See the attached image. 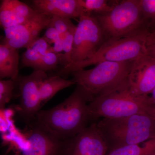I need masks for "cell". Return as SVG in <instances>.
Wrapping results in <instances>:
<instances>
[{"mask_svg":"<svg viewBox=\"0 0 155 155\" xmlns=\"http://www.w3.org/2000/svg\"><path fill=\"white\" fill-rule=\"evenodd\" d=\"M92 101L88 93L77 85L64 101L51 109L39 111L36 122L59 139L67 140L87 127L91 120L88 103Z\"/></svg>","mask_w":155,"mask_h":155,"instance_id":"obj_1","label":"cell"},{"mask_svg":"<svg viewBox=\"0 0 155 155\" xmlns=\"http://www.w3.org/2000/svg\"><path fill=\"white\" fill-rule=\"evenodd\" d=\"M97 123L107 145L108 152L155 138V119L149 113L114 119L103 118Z\"/></svg>","mask_w":155,"mask_h":155,"instance_id":"obj_2","label":"cell"},{"mask_svg":"<svg viewBox=\"0 0 155 155\" xmlns=\"http://www.w3.org/2000/svg\"><path fill=\"white\" fill-rule=\"evenodd\" d=\"M149 33L148 30L142 29L130 36L106 41L91 58L62 67L54 75L61 77L67 76L75 71L105 61L123 62L135 61L147 54V39Z\"/></svg>","mask_w":155,"mask_h":155,"instance_id":"obj_3","label":"cell"},{"mask_svg":"<svg viewBox=\"0 0 155 155\" xmlns=\"http://www.w3.org/2000/svg\"><path fill=\"white\" fill-rule=\"evenodd\" d=\"M147 97L137 96L133 94L127 77L115 88L97 97L89 104L90 120L122 118L149 113L151 106L147 103Z\"/></svg>","mask_w":155,"mask_h":155,"instance_id":"obj_4","label":"cell"},{"mask_svg":"<svg viewBox=\"0 0 155 155\" xmlns=\"http://www.w3.org/2000/svg\"><path fill=\"white\" fill-rule=\"evenodd\" d=\"M134 61H105L97 64L92 69L78 70L71 74L76 84L84 89L93 101L126 79Z\"/></svg>","mask_w":155,"mask_h":155,"instance_id":"obj_5","label":"cell"},{"mask_svg":"<svg viewBox=\"0 0 155 155\" xmlns=\"http://www.w3.org/2000/svg\"><path fill=\"white\" fill-rule=\"evenodd\" d=\"M92 14L102 29L106 41L130 36L145 29L140 0L118 1L110 12Z\"/></svg>","mask_w":155,"mask_h":155,"instance_id":"obj_6","label":"cell"},{"mask_svg":"<svg viewBox=\"0 0 155 155\" xmlns=\"http://www.w3.org/2000/svg\"><path fill=\"white\" fill-rule=\"evenodd\" d=\"M79 19L74 35L71 63L68 65L91 58L106 41L102 29L92 14L84 11Z\"/></svg>","mask_w":155,"mask_h":155,"instance_id":"obj_7","label":"cell"},{"mask_svg":"<svg viewBox=\"0 0 155 155\" xmlns=\"http://www.w3.org/2000/svg\"><path fill=\"white\" fill-rule=\"evenodd\" d=\"M48 77L46 72L34 70L30 75H19L16 80L20 93L17 112L19 117L27 125L30 124L34 117L41 110L42 105L40 87Z\"/></svg>","mask_w":155,"mask_h":155,"instance_id":"obj_8","label":"cell"},{"mask_svg":"<svg viewBox=\"0 0 155 155\" xmlns=\"http://www.w3.org/2000/svg\"><path fill=\"white\" fill-rule=\"evenodd\" d=\"M108 151L97 122H94L77 135L64 140L61 155H106Z\"/></svg>","mask_w":155,"mask_h":155,"instance_id":"obj_9","label":"cell"},{"mask_svg":"<svg viewBox=\"0 0 155 155\" xmlns=\"http://www.w3.org/2000/svg\"><path fill=\"white\" fill-rule=\"evenodd\" d=\"M51 17L38 12L27 22L4 29L5 36L2 44L18 50L27 48L38 38L42 31L48 28Z\"/></svg>","mask_w":155,"mask_h":155,"instance_id":"obj_10","label":"cell"},{"mask_svg":"<svg viewBox=\"0 0 155 155\" xmlns=\"http://www.w3.org/2000/svg\"><path fill=\"white\" fill-rule=\"evenodd\" d=\"M128 79L133 94L141 97L151 94L155 87V60L147 54L136 60Z\"/></svg>","mask_w":155,"mask_h":155,"instance_id":"obj_11","label":"cell"},{"mask_svg":"<svg viewBox=\"0 0 155 155\" xmlns=\"http://www.w3.org/2000/svg\"><path fill=\"white\" fill-rule=\"evenodd\" d=\"M27 132L28 146L20 155H61L64 141L36 122Z\"/></svg>","mask_w":155,"mask_h":155,"instance_id":"obj_12","label":"cell"},{"mask_svg":"<svg viewBox=\"0 0 155 155\" xmlns=\"http://www.w3.org/2000/svg\"><path fill=\"white\" fill-rule=\"evenodd\" d=\"M38 13V11L18 0H2L0 5V24L4 29L20 25Z\"/></svg>","mask_w":155,"mask_h":155,"instance_id":"obj_13","label":"cell"},{"mask_svg":"<svg viewBox=\"0 0 155 155\" xmlns=\"http://www.w3.org/2000/svg\"><path fill=\"white\" fill-rule=\"evenodd\" d=\"M33 8L51 17L80 18L84 11L79 0H33Z\"/></svg>","mask_w":155,"mask_h":155,"instance_id":"obj_14","label":"cell"},{"mask_svg":"<svg viewBox=\"0 0 155 155\" xmlns=\"http://www.w3.org/2000/svg\"><path fill=\"white\" fill-rule=\"evenodd\" d=\"M19 56L18 50L7 45H0V78L14 81L19 76Z\"/></svg>","mask_w":155,"mask_h":155,"instance_id":"obj_15","label":"cell"},{"mask_svg":"<svg viewBox=\"0 0 155 155\" xmlns=\"http://www.w3.org/2000/svg\"><path fill=\"white\" fill-rule=\"evenodd\" d=\"M75 84L76 83L73 79L67 80L59 75H53L46 78L40 87L42 107L58 92Z\"/></svg>","mask_w":155,"mask_h":155,"instance_id":"obj_16","label":"cell"},{"mask_svg":"<svg viewBox=\"0 0 155 155\" xmlns=\"http://www.w3.org/2000/svg\"><path fill=\"white\" fill-rule=\"evenodd\" d=\"M155 138L139 144L131 145L116 149L106 155H154Z\"/></svg>","mask_w":155,"mask_h":155,"instance_id":"obj_17","label":"cell"},{"mask_svg":"<svg viewBox=\"0 0 155 155\" xmlns=\"http://www.w3.org/2000/svg\"><path fill=\"white\" fill-rule=\"evenodd\" d=\"M84 11L95 14H105L114 8L118 1L79 0Z\"/></svg>","mask_w":155,"mask_h":155,"instance_id":"obj_18","label":"cell"},{"mask_svg":"<svg viewBox=\"0 0 155 155\" xmlns=\"http://www.w3.org/2000/svg\"><path fill=\"white\" fill-rule=\"evenodd\" d=\"M143 24L150 32L155 30V0H140Z\"/></svg>","mask_w":155,"mask_h":155,"instance_id":"obj_19","label":"cell"},{"mask_svg":"<svg viewBox=\"0 0 155 155\" xmlns=\"http://www.w3.org/2000/svg\"><path fill=\"white\" fill-rule=\"evenodd\" d=\"M62 55L52 51L42 56L39 70L46 72L57 69L58 64L62 63Z\"/></svg>","mask_w":155,"mask_h":155,"instance_id":"obj_20","label":"cell"},{"mask_svg":"<svg viewBox=\"0 0 155 155\" xmlns=\"http://www.w3.org/2000/svg\"><path fill=\"white\" fill-rule=\"evenodd\" d=\"M76 28V26L75 25L67 32L63 39V51L64 53L62 55L61 63L63 67H66L71 63V54Z\"/></svg>","mask_w":155,"mask_h":155,"instance_id":"obj_21","label":"cell"},{"mask_svg":"<svg viewBox=\"0 0 155 155\" xmlns=\"http://www.w3.org/2000/svg\"><path fill=\"white\" fill-rule=\"evenodd\" d=\"M16 81L12 79L0 81V109L3 110L12 97Z\"/></svg>","mask_w":155,"mask_h":155,"instance_id":"obj_22","label":"cell"},{"mask_svg":"<svg viewBox=\"0 0 155 155\" xmlns=\"http://www.w3.org/2000/svg\"><path fill=\"white\" fill-rule=\"evenodd\" d=\"M26 49L22 55L21 63L24 67H30L34 70H39L42 56L30 48Z\"/></svg>","mask_w":155,"mask_h":155,"instance_id":"obj_23","label":"cell"},{"mask_svg":"<svg viewBox=\"0 0 155 155\" xmlns=\"http://www.w3.org/2000/svg\"><path fill=\"white\" fill-rule=\"evenodd\" d=\"M74 25L70 19L53 17L50 20L49 27L54 28L60 35L61 38L63 40L65 35Z\"/></svg>","mask_w":155,"mask_h":155,"instance_id":"obj_24","label":"cell"},{"mask_svg":"<svg viewBox=\"0 0 155 155\" xmlns=\"http://www.w3.org/2000/svg\"><path fill=\"white\" fill-rule=\"evenodd\" d=\"M35 51L42 56L48 52L54 51L52 47L43 37L38 38L33 42L30 46Z\"/></svg>","mask_w":155,"mask_h":155,"instance_id":"obj_25","label":"cell"},{"mask_svg":"<svg viewBox=\"0 0 155 155\" xmlns=\"http://www.w3.org/2000/svg\"><path fill=\"white\" fill-rule=\"evenodd\" d=\"M46 29L44 35L43 37L47 41L50 45L53 43L54 44L58 40L62 39L60 35L54 28L49 27Z\"/></svg>","mask_w":155,"mask_h":155,"instance_id":"obj_26","label":"cell"},{"mask_svg":"<svg viewBox=\"0 0 155 155\" xmlns=\"http://www.w3.org/2000/svg\"><path fill=\"white\" fill-rule=\"evenodd\" d=\"M147 54L155 60V44L147 46Z\"/></svg>","mask_w":155,"mask_h":155,"instance_id":"obj_27","label":"cell"},{"mask_svg":"<svg viewBox=\"0 0 155 155\" xmlns=\"http://www.w3.org/2000/svg\"><path fill=\"white\" fill-rule=\"evenodd\" d=\"M155 44V30L150 32L147 39V46Z\"/></svg>","mask_w":155,"mask_h":155,"instance_id":"obj_28","label":"cell"},{"mask_svg":"<svg viewBox=\"0 0 155 155\" xmlns=\"http://www.w3.org/2000/svg\"><path fill=\"white\" fill-rule=\"evenodd\" d=\"M151 94L147 98V103L149 105L155 106V87Z\"/></svg>","mask_w":155,"mask_h":155,"instance_id":"obj_29","label":"cell"},{"mask_svg":"<svg viewBox=\"0 0 155 155\" xmlns=\"http://www.w3.org/2000/svg\"><path fill=\"white\" fill-rule=\"evenodd\" d=\"M149 113L155 119V106H151L150 107Z\"/></svg>","mask_w":155,"mask_h":155,"instance_id":"obj_30","label":"cell"},{"mask_svg":"<svg viewBox=\"0 0 155 155\" xmlns=\"http://www.w3.org/2000/svg\"></svg>","mask_w":155,"mask_h":155,"instance_id":"obj_31","label":"cell"}]
</instances>
